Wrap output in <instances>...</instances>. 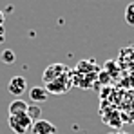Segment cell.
<instances>
[{
    "mask_svg": "<svg viewBox=\"0 0 134 134\" xmlns=\"http://www.w3.org/2000/svg\"><path fill=\"white\" fill-rule=\"evenodd\" d=\"M25 91H27V80H25L24 76H13V78L9 80V83H7V92H9V94L20 98Z\"/></svg>",
    "mask_w": 134,
    "mask_h": 134,
    "instance_id": "4",
    "label": "cell"
},
{
    "mask_svg": "<svg viewBox=\"0 0 134 134\" xmlns=\"http://www.w3.org/2000/svg\"><path fill=\"white\" fill-rule=\"evenodd\" d=\"M125 22L134 27V2H131V4L125 7Z\"/></svg>",
    "mask_w": 134,
    "mask_h": 134,
    "instance_id": "10",
    "label": "cell"
},
{
    "mask_svg": "<svg viewBox=\"0 0 134 134\" xmlns=\"http://www.w3.org/2000/svg\"><path fill=\"white\" fill-rule=\"evenodd\" d=\"M5 40V29H4V25H0V44Z\"/></svg>",
    "mask_w": 134,
    "mask_h": 134,
    "instance_id": "11",
    "label": "cell"
},
{
    "mask_svg": "<svg viewBox=\"0 0 134 134\" xmlns=\"http://www.w3.org/2000/svg\"><path fill=\"white\" fill-rule=\"evenodd\" d=\"M72 85H74V80H72L71 71H69L67 74H62L60 78H56V80L45 83V89H47L49 94H65Z\"/></svg>",
    "mask_w": 134,
    "mask_h": 134,
    "instance_id": "1",
    "label": "cell"
},
{
    "mask_svg": "<svg viewBox=\"0 0 134 134\" xmlns=\"http://www.w3.org/2000/svg\"><path fill=\"white\" fill-rule=\"evenodd\" d=\"M0 60H2L5 65H11V64H15L16 54H15V51H13V49H4V51H2V54H0Z\"/></svg>",
    "mask_w": 134,
    "mask_h": 134,
    "instance_id": "8",
    "label": "cell"
},
{
    "mask_svg": "<svg viewBox=\"0 0 134 134\" xmlns=\"http://www.w3.org/2000/svg\"><path fill=\"white\" fill-rule=\"evenodd\" d=\"M118 134H127V132H118Z\"/></svg>",
    "mask_w": 134,
    "mask_h": 134,
    "instance_id": "13",
    "label": "cell"
},
{
    "mask_svg": "<svg viewBox=\"0 0 134 134\" xmlns=\"http://www.w3.org/2000/svg\"><path fill=\"white\" fill-rule=\"evenodd\" d=\"M9 129L15 134H27L33 127V120L25 114H15V116H9Z\"/></svg>",
    "mask_w": 134,
    "mask_h": 134,
    "instance_id": "2",
    "label": "cell"
},
{
    "mask_svg": "<svg viewBox=\"0 0 134 134\" xmlns=\"http://www.w3.org/2000/svg\"><path fill=\"white\" fill-rule=\"evenodd\" d=\"M27 94H29V98H31L35 103H44L45 100L49 98V92H47L45 87H31Z\"/></svg>",
    "mask_w": 134,
    "mask_h": 134,
    "instance_id": "6",
    "label": "cell"
},
{
    "mask_svg": "<svg viewBox=\"0 0 134 134\" xmlns=\"http://www.w3.org/2000/svg\"><path fill=\"white\" fill-rule=\"evenodd\" d=\"M5 22V15H4V11H0V25H4Z\"/></svg>",
    "mask_w": 134,
    "mask_h": 134,
    "instance_id": "12",
    "label": "cell"
},
{
    "mask_svg": "<svg viewBox=\"0 0 134 134\" xmlns=\"http://www.w3.org/2000/svg\"><path fill=\"white\" fill-rule=\"evenodd\" d=\"M109 134H114V132H109Z\"/></svg>",
    "mask_w": 134,
    "mask_h": 134,
    "instance_id": "14",
    "label": "cell"
},
{
    "mask_svg": "<svg viewBox=\"0 0 134 134\" xmlns=\"http://www.w3.org/2000/svg\"><path fill=\"white\" fill-rule=\"evenodd\" d=\"M27 107H29L27 102H24L22 98H16V100H13V102L9 103V116H15V114H25V112H27Z\"/></svg>",
    "mask_w": 134,
    "mask_h": 134,
    "instance_id": "7",
    "label": "cell"
},
{
    "mask_svg": "<svg viewBox=\"0 0 134 134\" xmlns=\"http://www.w3.org/2000/svg\"><path fill=\"white\" fill-rule=\"evenodd\" d=\"M31 132L33 134H56L58 129L54 123H51L49 120H36L33 121V127H31Z\"/></svg>",
    "mask_w": 134,
    "mask_h": 134,
    "instance_id": "5",
    "label": "cell"
},
{
    "mask_svg": "<svg viewBox=\"0 0 134 134\" xmlns=\"http://www.w3.org/2000/svg\"><path fill=\"white\" fill-rule=\"evenodd\" d=\"M69 71H71V69L65 67L64 64H51L49 67H45L44 74H42V80H44V83H49V82L60 78L62 74H67Z\"/></svg>",
    "mask_w": 134,
    "mask_h": 134,
    "instance_id": "3",
    "label": "cell"
},
{
    "mask_svg": "<svg viewBox=\"0 0 134 134\" xmlns=\"http://www.w3.org/2000/svg\"><path fill=\"white\" fill-rule=\"evenodd\" d=\"M27 116H29L33 121L40 120V116H42V109L38 107V103H35V105H29V107H27Z\"/></svg>",
    "mask_w": 134,
    "mask_h": 134,
    "instance_id": "9",
    "label": "cell"
}]
</instances>
